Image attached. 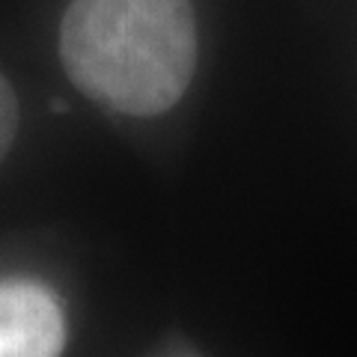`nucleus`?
<instances>
[{"instance_id": "obj_1", "label": "nucleus", "mask_w": 357, "mask_h": 357, "mask_svg": "<svg viewBox=\"0 0 357 357\" xmlns=\"http://www.w3.org/2000/svg\"><path fill=\"white\" fill-rule=\"evenodd\" d=\"M72 84L126 116H158L197 66L191 0H72L60 27Z\"/></svg>"}, {"instance_id": "obj_2", "label": "nucleus", "mask_w": 357, "mask_h": 357, "mask_svg": "<svg viewBox=\"0 0 357 357\" xmlns=\"http://www.w3.org/2000/svg\"><path fill=\"white\" fill-rule=\"evenodd\" d=\"M63 307L48 286L27 277L0 280V357H60Z\"/></svg>"}, {"instance_id": "obj_3", "label": "nucleus", "mask_w": 357, "mask_h": 357, "mask_svg": "<svg viewBox=\"0 0 357 357\" xmlns=\"http://www.w3.org/2000/svg\"><path fill=\"white\" fill-rule=\"evenodd\" d=\"M15 131H18V102L9 81L0 75V161L6 158L9 146H13Z\"/></svg>"}]
</instances>
